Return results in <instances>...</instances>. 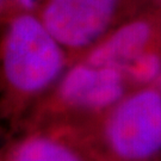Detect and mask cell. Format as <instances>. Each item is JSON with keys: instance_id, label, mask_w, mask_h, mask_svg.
I'll return each instance as SVG.
<instances>
[{"instance_id": "10", "label": "cell", "mask_w": 161, "mask_h": 161, "mask_svg": "<svg viewBox=\"0 0 161 161\" xmlns=\"http://www.w3.org/2000/svg\"><path fill=\"white\" fill-rule=\"evenodd\" d=\"M0 3H1V0H0Z\"/></svg>"}, {"instance_id": "9", "label": "cell", "mask_w": 161, "mask_h": 161, "mask_svg": "<svg viewBox=\"0 0 161 161\" xmlns=\"http://www.w3.org/2000/svg\"><path fill=\"white\" fill-rule=\"evenodd\" d=\"M160 90H161V75H160Z\"/></svg>"}, {"instance_id": "3", "label": "cell", "mask_w": 161, "mask_h": 161, "mask_svg": "<svg viewBox=\"0 0 161 161\" xmlns=\"http://www.w3.org/2000/svg\"><path fill=\"white\" fill-rule=\"evenodd\" d=\"M117 0H50L43 23L60 44L85 47L109 25Z\"/></svg>"}, {"instance_id": "4", "label": "cell", "mask_w": 161, "mask_h": 161, "mask_svg": "<svg viewBox=\"0 0 161 161\" xmlns=\"http://www.w3.org/2000/svg\"><path fill=\"white\" fill-rule=\"evenodd\" d=\"M61 97L70 105L104 109L117 103L123 94L119 69L98 66H76L69 70L60 87Z\"/></svg>"}, {"instance_id": "1", "label": "cell", "mask_w": 161, "mask_h": 161, "mask_svg": "<svg viewBox=\"0 0 161 161\" xmlns=\"http://www.w3.org/2000/svg\"><path fill=\"white\" fill-rule=\"evenodd\" d=\"M62 66L60 43L44 23L31 16L12 23L4 50L5 74L12 86L23 92L43 90L58 78Z\"/></svg>"}, {"instance_id": "8", "label": "cell", "mask_w": 161, "mask_h": 161, "mask_svg": "<svg viewBox=\"0 0 161 161\" xmlns=\"http://www.w3.org/2000/svg\"><path fill=\"white\" fill-rule=\"evenodd\" d=\"M36 1H37V0H18V3L23 6V7H25V8H31V7H34L35 4H36Z\"/></svg>"}, {"instance_id": "7", "label": "cell", "mask_w": 161, "mask_h": 161, "mask_svg": "<svg viewBox=\"0 0 161 161\" xmlns=\"http://www.w3.org/2000/svg\"><path fill=\"white\" fill-rule=\"evenodd\" d=\"M132 80L147 84L161 75V60L152 53H141L124 68Z\"/></svg>"}, {"instance_id": "5", "label": "cell", "mask_w": 161, "mask_h": 161, "mask_svg": "<svg viewBox=\"0 0 161 161\" xmlns=\"http://www.w3.org/2000/svg\"><path fill=\"white\" fill-rule=\"evenodd\" d=\"M150 29L143 22H134L118 29L90 55V64L124 69L138 56L149 40Z\"/></svg>"}, {"instance_id": "6", "label": "cell", "mask_w": 161, "mask_h": 161, "mask_svg": "<svg viewBox=\"0 0 161 161\" xmlns=\"http://www.w3.org/2000/svg\"><path fill=\"white\" fill-rule=\"evenodd\" d=\"M13 161H82L73 150L46 137L28 140L18 148Z\"/></svg>"}, {"instance_id": "2", "label": "cell", "mask_w": 161, "mask_h": 161, "mask_svg": "<svg viewBox=\"0 0 161 161\" xmlns=\"http://www.w3.org/2000/svg\"><path fill=\"white\" fill-rule=\"evenodd\" d=\"M111 150L125 161L148 160L161 152V93L143 90L125 98L106 123Z\"/></svg>"}]
</instances>
